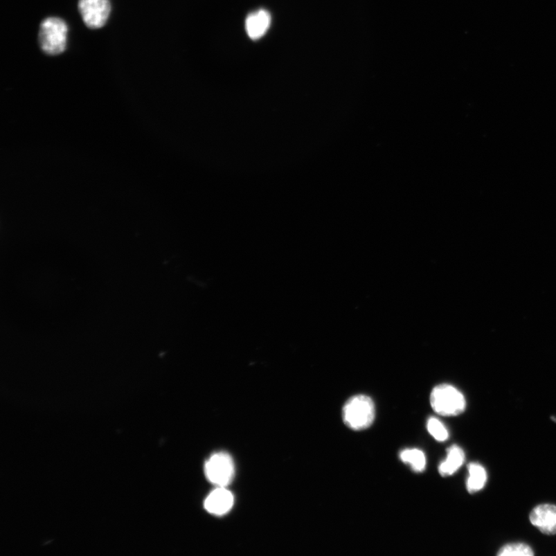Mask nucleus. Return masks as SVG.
I'll use <instances>...</instances> for the list:
<instances>
[{
  "mask_svg": "<svg viewBox=\"0 0 556 556\" xmlns=\"http://www.w3.org/2000/svg\"><path fill=\"white\" fill-rule=\"evenodd\" d=\"M344 424L354 431L370 427L376 418L373 400L366 395H357L346 401L341 413Z\"/></svg>",
  "mask_w": 556,
  "mask_h": 556,
  "instance_id": "1",
  "label": "nucleus"
},
{
  "mask_svg": "<svg viewBox=\"0 0 556 556\" xmlns=\"http://www.w3.org/2000/svg\"><path fill=\"white\" fill-rule=\"evenodd\" d=\"M68 33V25L64 20L58 17L46 18L39 26L40 48L48 55H60L66 48Z\"/></svg>",
  "mask_w": 556,
  "mask_h": 556,
  "instance_id": "2",
  "label": "nucleus"
},
{
  "mask_svg": "<svg viewBox=\"0 0 556 556\" xmlns=\"http://www.w3.org/2000/svg\"><path fill=\"white\" fill-rule=\"evenodd\" d=\"M430 402L433 411L444 417L458 416L466 409L464 395L457 388L449 384H440L434 387Z\"/></svg>",
  "mask_w": 556,
  "mask_h": 556,
  "instance_id": "3",
  "label": "nucleus"
},
{
  "mask_svg": "<svg viewBox=\"0 0 556 556\" xmlns=\"http://www.w3.org/2000/svg\"><path fill=\"white\" fill-rule=\"evenodd\" d=\"M235 473L233 460L228 454L219 452L213 454L206 461L205 474L207 479L217 487H227Z\"/></svg>",
  "mask_w": 556,
  "mask_h": 556,
  "instance_id": "4",
  "label": "nucleus"
},
{
  "mask_svg": "<svg viewBox=\"0 0 556 556\" xmlns=\"http://www.w3.org/2000/svg\"><path fill=\"white\" fill-rule=\"evenodd\" d=\"M78 10L85 25L96 30L108 21L111 6L109 0H79Z\"/></svg>",
  "mask_w": 556,
  "mask_h": 556,
  "instance_id": "5",
  "label": "nucleus"
},
{
  "mask_svg": "<svg viewBox=\"0 0 556 556\" xmlns=\"http://www.w3.org/2000/svg\"><path fill=\"white\" fill-rule=\"evenodd\" d=\"M531 523L548 535L556 534V506L544 504L535 507L530 514Z\"/></svg>",
  "mask_w": 556,
  "mask_h": 556,
  "instance_id": "6",
  "label": "nucleus"
},
{
  "mask_svg": "<svg viewBox=\"0 0 556 556\" xmlns=\"http://www.w3.org/2000/svg\"><path fill=\"white\" fill-rule=\"evenodd\" d=\"M233 503V494L226 487H217L206 499L204 507L209 513L222 517L231 510Z\"/></svg>",
  "mask_w": 556,
  "mask_h": 556,
  "instance_id": "7",
  "label": "nucleus"
},
{
  "mask_svg": "<svg viewBox=\"0 0 556 556\" xmlns=\"http://www.w3.org/2000/svg\"><path fill=\"white\" fill-rule=\"evenodd\" d=\"M271 23L270 13L264 10H260L251 13L246 19V31L252 39L262 37Z\"/></svg>",
  "mask_w": 556,
  "mask_h": 556,
  "instance_id": "8",
  "label": "nucleus"
},
{
  "mask_svg": "<svg viewBox=\"0 0 556 556\" xmlns=\"http://www.w3.org/2000/svg\"><path fill=\"white\" fill-rule=\"evenodd\" d=\"M447 459L439 466V473L442 477L451 476L463 465L465 454L462 449L454 445L447 449Z\"/></svg>",
  "mask_w": 556,
  "mask_h": 556,
  "instance_id": "9",
  "label": "nucleus"
},
{
  "mask_svg": "<svg viewBox=\"0 0 556 556\" xmlns=\"http://www.w3.org/2000/svg\"><path fill=\"white\" fill-rule=\"evenodd\" d=\"M468 478L467 480V490L469 493H477L484 488L487 476L485 469L478 463H472L468 465Z\"/></svg>",
  "mask_w": 556,
  "mask_h": 556,
  "instance_id": "10",
  "label": "nucleus"
},
{
  "mask_svg": "<svg viewBox=\"0 0 556 556\" xmlns=\"http://www.w3.org/2000/svg\"><path fill=\"white\" fill-rule=\"evenodd\" d=\"M400 458L404 463L410 465L414 472L421 473L425 471L426 456L419 449H406L400 452Z\"/></svg>",
  "mask_w": 556,
  "mask_h": 556,
  "instance_id": "11",
  "label": "nucleus"
},
{
  "mask_svg": "<svg viewBox=\"0 0 556 556\" xmlns=\"http://www.w3.org/2000/svg\"><path fill=\"white\" fill-rule=\"evenodd\" d=\"M499 556H532V548L525 544H511L500 548Z\"/></svg>",
  "mask_w": 556,
  "mask_h": 556,
  "instance_id": "12",
  "label": "nucleus"
},
{
  "mask_svg": "<svg viewBox=\"0 0 556 556\" xmlns=\"http://www.w3.org/2000/svg\"><path fill=\"white\" fill-rule=\"evenodd\" d=\"M427 428L429 433L439 442H445L449 438V433L446 427L438 418H429Z\"/></svg>",
  "mask_w": 556,
  "mask_h": 556,
  "instance_id": "13",
  "label": "nucleus"
}]
</instances>
